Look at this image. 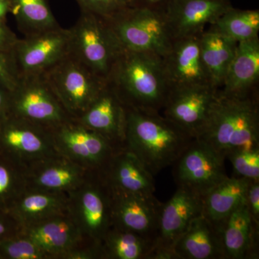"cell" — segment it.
<instances>
[{
    "label": "cell",
    "instance_id": "6da1fadb",
    "mask_svg": "<svg viewBox=\"0 0 259 259\" xmlns=\"http://www.w3.org/2000/svg\"><path fill=\"white\" fill-rule=\"evenodd\" d=\"M127 108L161 113L171 88L163 57L122 49L107 79Z\"/></svg>",
    "mask_w": 259,
    "mask_h": 259
},
{
    "label": "cell",
    "instance_id": "7a4b0ae2",
    "mask_svg": "<svg viewBox=\"0 0 259 259\" xmlns=\"http://www.w3.org/2000/svg\"><path fill=\"white\" fill-rule=\"evenodd\" d=\"M194 139L161 113L126 107L124 146L153 177L174 165Z\"/></svg>",
    "mask_w": 259,
    "mask_h": 259
},
{
    "label": "cell",
    "instance_id": "3957f363",
    "mask_svg": "<svg viewBox=\"0 0 259 259\" xmlns=\"http://www.w3.org/2000/svg\"><path fill=\"white\" fill-rule=\"evenodd\" d=\"M195 139L226 159L236 150L259 148L258 91L233 97L221 95L218 90L207 122Z\"/></svg>",
    "mask_w": 259,
    "mask_h": 259
},
{
    "label": "cell",
    "instance_id": "277c9868",
    "mask_svg": "<svg viewBox=\"0 0 259 259\" xmlns=\"http://www.w3.org/2000/svg\"><path fill=\"white\" fill-rule=\"evenodd\" d=\"M122 49L147 51L163 57L174 38L163 13L125 6L105 18Z\"/></svg>",
    "mask_w": 259,
    "mask_h": 259
},
{
    "label": "cell",
    "instance_id": "5b68a950",
    "mask_svg": "<svg viewBox=\"0 0 259 259\" xmlns=\"http://www.w3.org/2000/svg\"><path fill=\"white\" fill-rule=\"evenodd\" d=\"M69 30L70 54L107 80L123 49L106 19L81 10L77 21Z\"/></svg>",
    "mask_w": 259,
    "mask_h": 259
},
{
    "label": "cell",
    "instance_id": "8992f818",
    "mask_svg": "<svg viewBox=\"0 0 259 259\" xmlns=\"http://www.w3.org/2000/svg\"><path fill=\"white\" fill-rule=\"evenodd\" d=\"M44 75L64 110L79 116L86 111L107 84V80L71 54Z\"/></svg>",
    "mask_w": 259,
    "mask_h": 259
},
{
    "label": "cell",
    "instance_id": "52a82bcc",
    "mask_svg": "<svg viewBox=\"0 0 259 259\" xmlns=\"http://www.w3.org/2000/svg\"><path fill=\"white\" fill-rule=\"evenodd\" d=\"M10 115L41 126L66 122L64 107L44 74L20 76L10 92Z\"/></svg>",
    "mask_w": 259,
    "mask_h": 259
},
{
    "label": "cell",
    "instance_id": "ba28073f",
    "mask_svg": "<svg viewBox=\"0 0 259 259\" xmlns=\"http://www.w3.org/2000/svg\"><path fill=\"white\" fill-rule=\"evenodd\" d=\"M225 160L207 144L194 139L174 163L173 175L177 187L203 197L228 178Z\"/></svg>",
    "mask_w": 259,
    "mask_h": 259
},
{
    "label": "cell",
    "instance_id": "9c48e42d",
    "mask_svg": "<svg viewBox=\"0 0 259 259\" xmlns=\"http://www.w3.org/2000/svg\"><path fill=\"white\" fill-rule=\"evenodd\" d=\"M13 52L20 75L44 74L69 55V30L59 25L19 38Z\"/></svg>",
    "mask_w": 259,
    "mask_h": 259
},
{
    "label": "cell",
    "instance_id": "30bf717a",
    "mask_svg": "<svg viewBox=\"0 0 259 259\" xmlns=\"http://www.w3.org/2000/svg\"><path fill=\"white\" fill-rule=\"evenodd\" d=\"M109 187L111 194L112 227L136 233L152 241L154 245L163 203L154 194L131 193Z\"/></svg>",
    "mask_w": 259,
    "mask_h": 259
},
{
    "label": "cell",
    "instance_id": "8fae6325",
    "mask_svg": "<svg viewBox=\"0 0 259 259\" xmlns=\"http://www.w3.org/2000/svg\"><path fill=\"white\" fill-rule=\"evenodd\" d=\"M218 95V89L211 85L171 90L162 115L195 139L205 125Z\"/></svg>",
    "mask_w": 259,
    "mask_h": 259
},
{
    "label": "cell",
    "instance_id": "7c38bea8",
    "mask_svg": "<svg viewBox=\"0 0 259 259\" xmlns=\"http://www.w3.org/2000/svg\"><path fill=\"white\" fill-rule=\"evenodd\" d=\"M232 7L230 0H171L163 14L175 40L200 35Z\"/></svg>",
    "mask_w": 259,
    "mask_h": 259
},
{
    "label": "cell",
    "instance_id": "4fadbf2b",
    "mask_svg": "<svg viewBox=\"0 0 259 259\" xmlns=\"http://www.w3.org/2000/svg\"><path fill=\"white\" fill-rule=\"evenodd\" d=\"M202 210L200 196L177 187L171 199L162 204L153 248L173 250L178 238L193 220L202 214Z\"/></svg>",
    "mask_w": 259,
    "mask_h": 259
},
{
    "label": "cell",
    "instance_id": "5bb4252c",
    "mask_svg": "<svg viewBox=\"0 0 259 259\" xmlns=\"http://www.w3.org/2000/svg\"><path fill=\"white\" fill-rule=\"evenodd\" d=\"M199 35L175 39L171 49L163 56L171 90L203 85L212 86L201 57Z\"/></svg>",
    "mask_w": 259,
    "mask_h": 259
},
{
    "label": "cell",
    "instance_id": "9a60e30c",
    "mask_svg": "<svg viewBox=\"0 0 259 259\" xmlns=\"http://www.w3.org/2000/svg\"><path fill=\"white\" fill-rule=\"evenodd\" d=\"M79 122L101 134L112 144L118 142L124 145L126 107L107 81L95 101L80 116Z\"/></svg>",
    "mask_w": 259,
    "mask_h": 259
},
{
    "label": "cell",
    "instance_id": "2e32d148",
    "mask_svg": "<svg viewBox=\"0 0 259 259\" xmlns=\"http://www.w3.org/2000/svg\"><path fill=\"white\" fill-rule=\"evenodd\" d=\"M225 259L258 258V228L250 215L246 201L219 227Z\"/></svg>",
    "mask_w": 259,
    "mask_h": 259
},
{
    "label": "cell",
    "instance_id": "e0dca14e",
    "mask_svg": "<svg viewBox=\"0 0 259 259\" xmlns=\"http://www.w3.org/2000/svg\"><path fill=\"white\" fill-rule=\"evenodd\" d=\"M59 127L58 139L71 156L93 166L109 165L115 153L106 138L81 123L74 125L66 121Z\"/></svg>",
    "mask_w": 259,
    "mask_h": 259
},
{
    "label": "cell",
    "instance_id": "ac0fdd59",
    "mask_svg": "<svg viewBox=\"0 0 259 259\" xmlns=\"http://www.w3.org/2000/svg\"><path fill=\"white\" fill-rule=\"evenodd\" d=\"M259 38L238 42L219 93L226 96L243 97L258 91Z\"/></svg>",
    "mask_w": 259,
    "mask_h": 259
},
{
    "label": "cell",
    "instance_id": "d6986e66",
    "mask_svg": "<svg viewBox=\"0 0 259 259\" xmlns=\"http://www.w3.org/2000/svg\"><path fill=\"white\" fill-rule=\"evenodd\" d=\"M173 250L178 259H225L219 228L203 214L191 222Z\"/></svg>",
    "mask_w": 259,
    "mask_h": 259
},
{
    "label": "cell",
    "instance_id": "ffe728a7",
    "mask_svg": "<svg viewBox=\"0 0 259 259\" xmlns=\"http://www.w3.org/2000/svg\"><path fill=\"white\" fill-rule=\"evenodd\" d=\"M107 170V184L110 187L131 193L154 194L153 175L129 150L123 148L115 153Z\"/></svg>",
    "mask_w": 259,
    "mask_h": 259
},
{
    "label": "cell",
    "instance_id": "44dd1931",
    "mask_svg": "<svg viewBox=\"0 0 259 259\" xmlns=\"http://www.w3.org/2000/svg\"><path fill=\"white\" fill-rule=\"evenodd\" d=\"M250 180L228 177L202 197V214L219 227L230 214L246 201Z\"/></svg>",
    "mask_w": 259,
    "mask_h": 259
},
{
    "label": "cell",
    "instance_id": "7402d4cb",
    "mask_svg": "<svg viewBox=\"0 0 259 259\" xmlns=\"http://www.w3.org/2000/svg\"><path fill=\"white\" fill-rule=\"evenodd\" d=\"M201 57L210 79L218 90L234 57L238 42L209 29L199 35Z\"/></svg>",
    "mask_w": 259,
    "mask_h": 259
},
{
    "label": "cell",
    "instance_id": "603a6c76",
    "mask_svg": "<svg viewBox=\"0 0 259 259\" xmlns=\"http://www.w3.org/2000/svg\"><path fill=\"white\" fill-rule=\"evenodd\" d=\"M105 193L100 189L90 187L83 191L79 201L83 229L98 241L103 239L112 226L110 189Z\"/></svg>",
    "mask_w": 259,
    "mask_h": 259
},
{
    "label": "cell",
    "instance_id": "cb8c5ba5",
    "mask_svg": "<svg viewBox=\"0 0 259 259\" xmlns=\"http://www.w3.org/2000/svg\"><path fill=\"white\" fill-rule=\"evenodd\" d=\"M28 238L46 254H59L73 248L79 238V233L69 220L54 218L32 227Z\"/></svg>",
    "mask_w": 259,
    "mask_h": 259
},
{
    "label": "cell",
    "instance_id": "d4e9b609",
    "mask_svg": "<svg viewBox=\"0 0 259 259\" xmlns=\"http://www.w3.org/2000/svg\"><path fill=\"white\" fill-rule=\"evenodd\" d=\"M2 137L15 151L26 155H37L47 149L42 126L9 115L0 122Z\"/></svg>",
    "mask_w": 259,
    "mask_h": 259
},
{
    "label": "cell",
    "instance_id": "484cf974",
    "mask_svg": "<svg viewBox=\"0 0 259 259\" xmlns=\"http://www.w3.org/2000/svg\"><path fill=\"white\" fill-rule=\"evenodd\" d=\"M10 13L25 36L59 27L47 0H8Z\"/></svg>",
    "mask_w": 259,
    "mask_h": 259
},
{
    "label": "cell",
    "instance_id": "4316f807",
    "mask_svg": "<svg viewBox=\"0 0 259 259\" xmlns=\"http://www.w3.org/2000/svg\"><path fill=\"white\" fill-rule=\"evenodd\" d=\"M209 29L237 42L250 40L258 36L259 11L232 7L211 25Z\"/></svg>",
    "mask_w": 259,
    "mask_h": 259
},
{
    "label": "cell",
    "instance_id": "83f0119b",
    "mask_svg": "<svg viewBox=\"0 0 259 259\" xmlns=\"http://www.w3.org/2000/svg\"><path fill=\"white\" fill-rule=\"evenodd\" d=\"M104 253L110 258L117 259H148L154 245L133 232L115 228L110 230L103 239Z\"/></svg>",
    "mask_w": 259,
    "mask_h": 259
},
{
    "label": "cell",
    "instance_id": "f1b7e54d",
    "mask_svg": "<svg viewBox=\"0 0 259 259\" xmlns=\"http://www.w3.org/2000/svg\"><path fill=\"white\" fill-rule=\"evenodd\" d=\"M62 207L60 199L56 196L44 193H33L25 196L19 204L18 212L25 221H37L50 216Z\"/></svg>",
    "mask_w": 259,
    "mask_h": 259
},
{
    "label": "cell",
    "instance_id": "f546056e",
    "mask_svg": "<svg viewBox=\"0 0 259 259\" xmlns=\"http://www.w3.org/2000/svg\"><path fill=\"white\" fill-rule=\"evenodd\" d=\"M79 179L76 168L67 165H56L40 172L37 183L47 190H64L76 185Z\"/></svg>",
    "mask_w": 259,
    "mask_h": 259
},
{
    "label": "cell",
    "instance_id": "4dcf8cb0",
    "mask_svg": "<svg viewBox=\"0 0 259 259\" xmlns=\"http://www.w3.org/2000/svg\"><path fill=\"white\" fill-rule=\"evenodd\" d=\"M234 171V177L259 180V148L239 149L227 155Z\"/></svg>",
    "mask_w": 259,
    "mask_h": 259
},
{
    "label": "cell",
    "instance_id": "1f68e13d",
    "mask_svg": "<svg viewBox=\"0 0 259 259\" xmlns=\"http://www.w3.org/2000/svg\"><path fill=\"white\" fill-rule=\"evenodd\" d=\"M2 248L5 254L13 259H39L45 258L47 255L28 237L5 241L2 244Z\"/></svg>",
    "mask_w": 259,
    "mask_h": 259
},
{
    "label": "cell",
    "instance_id": "d6a6232c",
    "mask_svg": "<svg viewBox=\"0 0 259 259\" xmlns=\"http://www.w3.org/2000/svg\"><path fill=\"white\" fill-rule=\"evenodd\" d=\"M20 76L13 50L0 51V86L12 92L18 84Z\"/></svg>",
    "mask_w": 259,
    "mask_h": 259
},
{
    "label": "cell",
    "instance_id": "836d02e7",
    "mask_svg": "<svg viewBox=\"0 0 259 259\" xmlns=\"http://www.w3.org/2000/svg\"><path fill=\"white\" fill-rule=\"evenodd\" d=\"M81 10L90 12L103 18L111 17L122 8L117 0H76Z\"/></svg>",
    "mask_w": 259,
    "mask_h": 259
},
{
    "label": "cell",
    "instance_id": "e575fe53",
    "mask_svg": "<svg viewBox=\"0 0 259 259\" xmlns=\"http://www.w3.org/2000/svg\"><path fill=\"white\" fill-rule=\"evenodd\" d=\"M246 204L253 221L259 226V180H250L247 190Z\"/></svg>",
    "mask_w": 259,
    "mask_h": 259
},
{
    "label": "cell",
    "instance_id": "d590c367",
    "mask_svg": "<svg viewBox=\"0 0 259 259\" xmlns=\"http://www.w3.org/2000/svg\"><path fill=\"white\" fill-rule=\"evenodd\" d=\"M18 37L7 24V20H0V51H12Z\"/></svg>",
    "mask_w": 259,
    "mask_h": 259
},
{
    "label": "cell",
    "instance_id": "8d00e7d4",
    "mask_svg": "<svg viewBox=\"0 0 259 259\" xmlns=\"http://www.w3.org/2000/svg\"><path fill=\"white\" fill-rule=\"evenodd\" d=\"M171 0H131L127 6L146 8L163 13Z\"/></svg>",
    "mask_w": 259,
    "mask_h": 259
},
{
    "label": "cell",
    "instance_id": "74e56055",
    "mask_svg": "<svg viewBox=\"0 0 259 259\" xmlns=\"http://www.w3.org/2000/svg\"><path fill=\"white\" fill-rule=\"evenodd\" d=\"M10 92L0 86V122L10 115Z\"/></svg>",
    "mask_w": 259,
    "mask_h": 259
},
{
    "label": "cell",
    "instance_id": "f35d334b",
    "mask_svg": "<svg viewBox=\"0 0 259 259\" xmlns=\"http://www.w3.org/2000/svg\"><path fill=\"white\" fill-rule=\"evenodd\" d=\"M11 184V175L8 168L0 166V194L8 192Z\"/></svg>",
    "mask_w": 259,
    "mask_h": 259
},
{
    "label": "cell",
    "instance_id": "ab89813d",
    "mask_svg": "<svg viewBox=\"0 0 259 259\" xmlns=\"http://www.w3.org/2000/svg\"><path fill=\"white\" fill-rule=\"evenodd\" d=\"M10 13V6L8 0H0V20L7 19V15Z\"/></svg>",
    "mask_w": 259,
    "mask_h": 259
},
{
    "label": "cell",
    "instance_id": "60d3db41",
    "mask_svg": "<svg viewBox=\"0 0 259 259\" xmlns=\"http://www.w3.org/2000/svg\"><path fill=\"white\" fill-rule=\"evenodd\" d=\"M117 1L123 6H127L129 3H131V0H117Z\"/></svg>",
    "mask_w": 259,
    "mask_h": 259
},
{
    "label": "cell",
    "instance_id": "b9f144b4",
    "mask_svg": "<svg viewBox=\"0 0 259 259\" xmlns=\"http://www.w3.org/2000/svg\"><path fill=\"white\" fill-rule=\"evenodd\" d=\"M5 232V226L0 222V235L3 234Z\"/></svg>",
    "mask_w": 259,
    "mask_h": 259
}]
</instances>
